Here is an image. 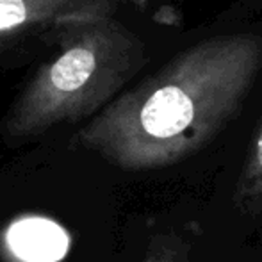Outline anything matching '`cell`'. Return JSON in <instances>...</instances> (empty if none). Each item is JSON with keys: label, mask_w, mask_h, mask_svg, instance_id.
I'll use <instances>...</instances> for the list:
<instances>
[{"label": "cell", "mask_w": 262, "mask_h": 262, "mask_svg": "<svg viewBox=\"0 0 262 262\" xmlns=\"http://www.w3.org/2000/svg\"><path fill=\"white\" fill-rule=\"evenodd\" d=\"M70 248V234L59 223L25 216L0 235V257L7 262H57Z\"/></svg>", "instance_id": "cell-4"}, {"label": "cell", "mask_w": 262, "mask_h": 262, "mask_svg": "<svg viewBox=\"0 0 262 262\" xmlns=\"http://www.w3.org/2000/svg\"><path fill=\"white\" fill-rule=\"evenodd\" d=\"M191 246L179 234H157L150 237L139 262H191Z\"/></svg>", "instance_id": "cell-6"}, {"label": "cell", "mask_w": 262, "mask_h": 262, "mask_svg": "<svg viewBox=\"0 0 262 262\" xmlns=\"http://www.w3.org/2000/svg\"><path fill=\"white\" fill-rule=\"evenodd\" d=\"M260 79L262 21L234 16L118 93L77 141L123 171L169 168L216 141Z\"/></svg>", "instance_id": "cell-1"}, {"label": "cell", "mask_w": 262, "mask_h": 262, "mask_svg": "<svg viewBox=\"0 0 262 262\" xmlns=\"http://www.w3.org/2000/svg\"><path fill=\"white\" fill-rule=\"evenodd\" d=\"M59 36V52L11 105L2 125L6 141H27L95 116L150 61L146 43L116 13L68 25Z\"/></svg>", "instance_id": "cell-2"}, {"label": "cell", "mask_w": 262, "mask_h": 262, "mask_svg": "<svg viewBox=\"0 0 262 262\" xmlns=\"http://www.w3.org/2000/svg\"><path fill=\"white\" fill-rule=\"evenodd\" d=\"M116 9L118 0H0V39L21 32L62 31Z\"/></svg>", "instance_id": "cell-3"}, {"label": "cell", "mask_w": 262, "mask_h": 262, "mask_svg": "<svg viewBox=\"0 0 262 262\" xmlns=\"http://www.w3.org/2000/svg\"><path fill=\"white\" fill-rule=\"evenodd\" d=\"M232 200L243 216L257 217L262 214V116L250 141Z\"/></svg>", "instance_id": "cell-5"}, {"label": "cell", "mask_w": 262, "mask_h": 262, "mask_svg": "<svg viewBox=\"0 0 262 262\" xmlns=\"http://www.w3.org/2000/svg\"><path fill=\"white\" fill-rule=\"evenodd\" d=\"M2 45H4V39H0V50H2Z\"/></svg>", "instance_id": "cell-7"}]
</instances>
